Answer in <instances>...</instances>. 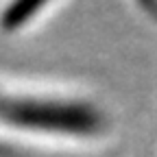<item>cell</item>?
Wrapping results in <instances>:
<instances>
[{
	"instance_id": "cell-1",
	"label": "cell",
	"mask_w": 157,
	"mask_h": 157,
	"mask_svg": "<svg viewBox=\"0 0 157 157\" xmlns=\"http://www.w3.org/2000/svg\"><path fill=\"white\" fill-rule=\"evenodd\" d=\"M107 127L105 109L85 96L0 83V131L5 135L90 142L103 137Z\"/></svg>"
},
{
	"instance_id": "cell-2",
	"label": "cell",
	"mask_w": 157,
	"mask_h": 157,
	"mask_svg": "<svg viewBox=\"0 0 157 157\" xmlns=\"http://www.w3.org/2000/svg\"><path fill=\"white\" fill-rule=\"evenodd\" d=\"M48 9H50L48 2H13L0 13V29L7 33L22 31V29L35 24L39 13H44Z\"/></svg>"
},
{
	"instance_id": "cell-3",
	"label": "cell",
	"mask_w": 157,
	"mask_h": 157,
	"mask_svg": "<svg viewBox=\"0 0 157 157\" xmlns=\"http://www.w3.org/2000/svg\"><path fill=\"white\" fill-rule=\"evenodd\" d=\"M0 157H15V151L11 144L7 142H0Z\"/></svg>"
}]
</instances>
